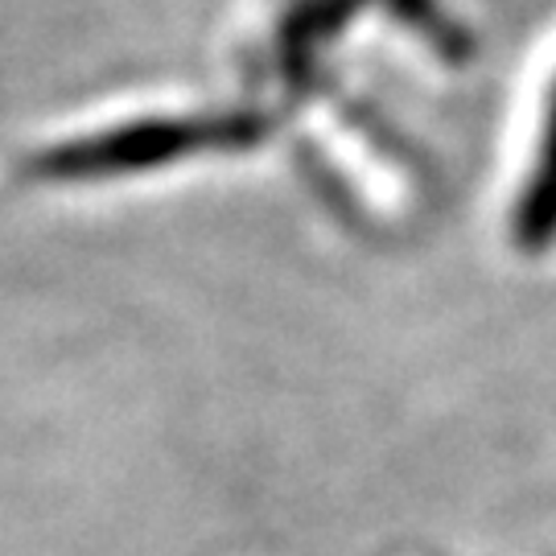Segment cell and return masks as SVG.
<instances>
[{"label": "cell", "instance_id": "cell-1", "mask_svg": "<svg viewBox=\"0 0 556 556\" xmlns=\"http://www.w3.org/2000/svg\"><path fill=\"white\" fill-rule=\"evenodd\" d=\"M511 236L523 252H548L556 243V91L544 103L532 169L511 211Z\"/></svg>", "mask_w": 556, "mask_h": 556}]
</instances>
